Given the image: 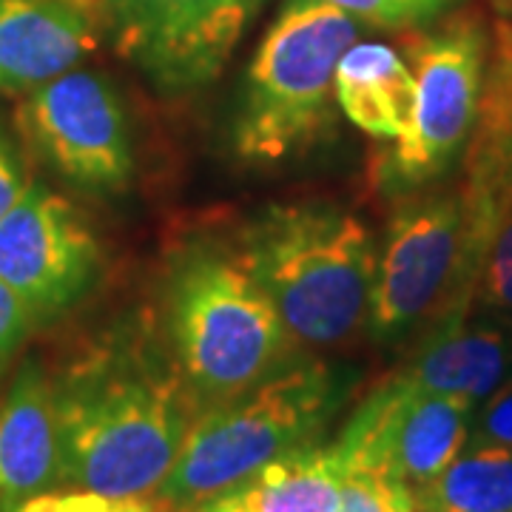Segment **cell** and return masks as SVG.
I'll return each instance as SVG.
<instances>
[{
  "instance_id": "cell-1",
  "label": "cell",
  "mask_w": 512,
  "mask_h": 512,
  "mask_svg": "<svg viewBox=\"0 0 512 512\" xmlns=\"http://www.w3.org/2000/svg\"><path fill=\"white\" fill-rule=\"evenodd\" d=\"M60 481L109 498L163 487L200 404L140 333L114 336L55 384Z\"/></svg>"
},
{
  "instance_id": "cell-2",
  "label": "cell",
  "mask_w": 512,
  "mask_h": 512,
  "mask_svg": "<svg viewBox=\"0 0 512 512\" xmlns=\"http://www.w3.org/2000/svg\"><path fill=\"white\" fill-rule=\"evenodd\" d=\"M239 262L274 302L291 342L333 348L367 325L376 251L359 217L328 205H276L239 237Z\"/></svg>"
},
{
  "instance_id": "cell-3",
  "label": "cell",
  "mask_w": 512,
  "mask_h": 512,
  "mask_svg": "<svg viewBox=\"0 0 512 512\" xmlns=\"http://www.w3.org/2000/svg\"><path fill=\"white\" fill-rule=\"evenodd\" d=\"M342 399L345 379L339 370L325 362H302L202 410L157 490L160 510H197L276 458L316 444Z\"/></svg>"
},
{
  "instance_id": "cell-4",
  "label": "cell",
  "mask_w": 512,
  "mask_h": 512,
  "mask_svg": "<svg viewBox=\"0 0 512 512\" xmlns=\"http://www.w3.org/2000/svg\"><path fill=\"white\" fill-rule=\"evenodd\" d=\"M359 23L328 0H291L248 66L231 148L245 163H282L333 126L336 69Z\"/></svg>"
},
{
  "instance_id": "cell-5",
  "label": "cell",
  "mask_w": 512,
  "mask_h": 512,
  "mask_svg": "<svg viewBox=\"0 0 512 512\" xmlns=\"http://www.w3.org/2000/svg\"><path fill=\"white\" fill-rule=\"evenodd\" d=\"M177 367L200 410L228 402L271 376L291 336L274 302L239 256L194 248L180 259L168 291Z\"/></svg>"
},
{
  "instance_id": "cell-6",
  "label": "cell",
  "mask_w": 512,
  "mask_h": 512,
  "mask_svg": "<svg viewBox=\"0 0 512 512\" xmlns=\"http://www.w3.org/2000/svg\"><path fill=\"white\" fill-rule=\"evenodd\" d=\"M490 37L484 23L461 12L430 32H410L404 52L416 77L413 120L384 165L393 191H416L447 174L464 154L476 123Z\"/></svg>"
},
{
  "instance_id": "cell-7",
  "label": "cell",
  "mask_w": 512,
  "mask_h": 512,
  "mask_svg": "<svg viewBox=\"0 0 512 512\" xmlns=\"http://www.w3.org/2000/svg\"><path fill=\"white\" fill-rule=\"evenodd\" d=\"M163 94L217 80L262 0H77Z\"/></svg>"
},
{
  "instance_id": "cell-8",
  "label": "cell",
  "mask_w": 512,
  "mask_h": 512,
  "mask_svg": "<svg viewBox=\"0 0 512 512\" xmlns=\"http://www.w3.org/2000/svg\"><path fill=\"white\" fill-rule=\"evenodd\" d=\"M461 200V256L453 291L436 316L439 325H458L476 302L484 259L501 225L512 214V20L495 23L487 49L476 123L464 146Z\"/></svg>"
},
{
  "instance_id": "cell-9",
  "label": "cell",
  "mask_w": 512,
  "mask_h": 512,
  "mask_svg": "<svg viewBox=\"0 0 512 512\" xmlns=\"http://www.w3.org/2000/svg\"><path fill=\"white\" fill-rule=\"evenodd\" d=\"M473 410L470 399L421 393L396 373L359 404L330 447L342 470H370L413 493L464 450Z\"/></svg>"
},
{
  "instance_id": "cell-10",
  "label": "cell",
  "mask_w": 512,
  "mask_h": 512,
  "mask_svg": "<svg viewBox=\"0 0 512 512\" xmlns=\"http://www.w3.org/2000/svg\"><path fill=\"white\" fill-rule=\"evenodd\" d=\"M18 123L37 154L86 191H123L134 171L123 103L106 77L60 74L20 100Z\"/></svg>"
},
{
  "instance_id": "cell-11",
  "label": "cell",
  "mask_w": 512,
  "mask_h": 512,
  "mask_svg": "<svg viewBox=\"0 0 512 512\" xmlns=\"http://www.w3.org/2000/svg\"><path fill=\"white\" fill-rule=\"evenodd\" d=\"M461 256L458 191H427L404 202L390 220L370 293L367 328L393 342L427 313L444 308Z\"/></svg>"
},
{
  "instance_id": "cell-12",
  "label": "cell",
  "mask_w": 512,
  "mask_h": 512,
  "mask_svg": "<svg viewBox=\"0 0 512 512\" xmlns=\"http://www.w3.org/2000/svg\"><path fill=\"white\" fill-rule=\"evenodd\" d=\"M100 245L72 202L43 183H26L0 217V279L32 322L69 311L94 285Z\"/></svg>"
},
{
  "instance_id": "cell-13",
  "label": "cell",
  "mask_w": 512,
  "mask_h": 512,
  "mask_svg": "<svg viewBox=\"0 0 512 512\" xmlns=\"http://www.w3.org/2000/svg\"><path fill=\"white\" fill-rule=\"evenodd\" d=\"M97 23L77 0H0V92L26 94L97 49Z\"/></svg>"
},
{
  "instance_id": "cell-14",
  "label": "cell",
  "mask_w": 512,
  "mask_h": 512,
  "mask_svg": "<svg viewBox=\"0 0 512 512\" xmlns=\"http://www.w3.org/2000/svg\"><path fill=\"white\" fill-rule=\"evenodd\" d=\"M60 481L55 384L37 359L23 362L0 407V512L18 510Z\"/></svg>"
},
{
  "instance_id": "cell-15",
  "label": "cell",
  "mask_w": 512,
  "mask_h": 512,
  "mask_svg": "<svg viewBox=\"0 0 512 512\" xmlns=\"http://www.w3.org/2000/svg\"><path fill=\"white\" fill-rule=\"evenodd\" d=\"M336 103L353 126L396 143L413 120V69L387 43H353L336 69Z\"/></svg>"
},
{
  "instance_id": "cell-16",
  "label": "cell",
  "mask_w": 512,
  "mask_h": 512,
  "mask_svg": "<svg viewBox=\"0 0 512 512\" xmlns=\"http://www.w3.org/2000/svg\"><path fill=\"white\" fill-rule=\"evenodd\" d=\"M510 353L501 330L470 328L464 322L439 325L399 376L421 393L461 396L478 404L504 382Z\"/></svg>"
},
{
  "instance_id": "cell-17",
  "label": "cell",
  "mask_w": 512,
  "mask_h": 512,
  "mask_svg": "<svg viewBox=\"0 0 512 512\" xmlns=\"http://www.w3.org/2000/svg\"><path fill=\"white\" fill-rule=\"evenodd\" d=\"M342 464L333 447H299L191 512H336Z\"/></svg>"
},
{
  "instance_id": "cell-18",
  "label": "cell",
  "mask_w": 512,
  "mask_h": 512,
  "mask_svg": "<svg viewBox=\"0 0 512 512\" xmlns=\"http://www.w3.org/2000/svg\"><path fill=\"white\" fill-rule=\"evenodd\" d=\"M410 495L413 512H512V450L470 444Z\"/></svg>"
},
{
  "instance_id": "cell-19",
  "label": "cell",
  "mask_w": 512,
  "mask_h": 512,
  "mask_svg": "<svg viewBox=\"0 0 512 512\" xmlns=\"http://www.w3.org/2000/svg\"><path fill=\"white\" fill-rule=\"evenodd\" d=\"M348 12L350 18L365 20L387 29H416L441 18L456 0H328Z\"/></svg>"
},
{
  "instance_id": "cell-20",
  "label": "cell",
  "mask_w": 512,
  "mask_h": 512,
  "mask_svg": "<svg viewBox=\"0 0 512 512\" xmlns=\"http://www.w3.org/2000/svg\"><path fill=\"white\" fill-rule=\"evenodd\" d=\"M410 490L370 470H342V495L336 512H399Z\"/></svg>"
},
{
  "instance_id": "cell-21",
  "label": "cell",
  "mask_w": 512,
  "mask_h": 512,
  "mask_svg": "<svg viewBox=\"0 0 512 512\" xmlns=\"http://www.w3.org/2000/svg\"><path fill=\"white\" fill-rule=\"evenodd\" d=\"M476 302L487 311L512 313V214L501 225L478 276Z\"/></svg>"
},
{
  "instance_id": "cell-22",
  "label": "cell",
  "mask_w": 512,
  "mask_h": 512,
  "mask_svg": "<svg viewBox=\"0 0 512 512\" xmlns=\"http://www.w3.org/2000/svg\"><path fill=\"white\" fill-rule=\"evenodd\" d=\"M12 512H160V504L148 498H109L89 490L40 493Z\"/></svg>"
},
{
  "instance_id": "cell-23",
  "label": "cell",
  "mask_w": 512,
  "mask_h": 512,
  "mask_svg": "<svg viewBox=\"0 0 512 512\" xmlns=\"http://www.w3.org/2000/svg\"><path fill=\"white\" fill-rule=\"evenodd\" d=\"M470 444H490V447L512 450V379L498 384L473 416Z\"/></svg>"
},
{
  "instance_id": "cell-24",
  "label": "cell",
  "mask_w": 512,
  "mask_h": 512,
  "mask_svg": "<svg viewBox=\"0 0 512 512\" xmlns=\"http://www.w3.org/2000/svg\"><path fill=\"white\" fill-rule=\"evenodd\" d=\"M29 328H32V316L12 293V288L0 279V367L20 348Z\"/></svg>"
},
{
  "instance_id": "cell-25",
  "label": "cell",
  "mask_w": 512,
  "mask_h": 512,
  "mask_svg": "<svg viewBox=\"0 0 512 512\" xmlns=\"http://www.w3.org/2000/svg\"><path fill=\"white\" fill-rule=\"evenodd\" d=\"M26 183L29 180L20 168V160L15 157L12 146L6 143V137L0 134V217L12 208V202L18 200Z\"/></svg>"
},
{
  "instance_id": "cell-26",
  "label": "cell",
  "mask_w": 512,
  "mask_h": 512,
  "mask_svg": "<svg viewBox=\"0 0 512 512\" xmlns=\"http://www.w3.org/2000/svg\"><path fill=\"white\" fill-rule=\"evenodd\" d=\"M399 512H413V495H410V498L404 501L402 507H399Z\"/></svg>"
}]
</instances>
